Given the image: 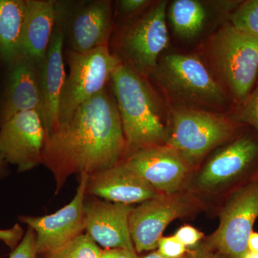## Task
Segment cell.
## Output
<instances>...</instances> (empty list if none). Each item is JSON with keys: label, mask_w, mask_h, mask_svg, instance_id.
<instances>
[{"label": "cell", "mask_w": 258, "mask_h": 258, "mask_svg": "<svg viewBox=\"0 0 258 258\" xmlns=\"http://www.w3.org/2000/svg\"><path fill=\"white\" fill-rule=\"evenodd\" d=\"M125 141L112 90L80 105L45 141L42 164L55 178L57 195L72 174H95L123 160Z\"/></svg>", "instance_id": "1"}, {"label": "cell", "mask_w": 258, "mask_h": 258, "mask_svg": "<svg viewBox=\"0 0 258 258\" xmlns=\"http://www.w3.org/2000/svg\"><path fill=\"white\" fill-rule=\"evenodd\" d=\"M110 83L124 135L125 158L142 149L166 144L167 132L146 76L121 62Z\"/></svg>", "instance_id": "2"}, {"label": "cell", "mask_w": 258, "mask_h": 258, "mask_svg": "<svg viewBox=\"0 0 258 258\" xmlns=\"http://www.w3.org/2000/svg\"><path fill=\"white\" fill-rule=\"evenodd\" d=\"M235 131V123L223 115L179 108L173 112L172 127L166 144L195 169L209 153L230 140Z\"/></svg>", "instance_id": "3"}, {"label": "cell", "mask_w": 258, "mask_h": 258, "mask_svg": "<svg viewBox=\"0 0 258 258\" xmlns=\"http://www.w3.org/2000/svg\"><path fill=\"white\" fill-rule=\"evenodd\" d=\"M64 56L69 74L66 75L61 95L60 124L69 119L80 105L103 91L122 62L109 47L83 53L66 50Z\"/></svg>", "instance_id": "4"}, {"label": "cell", "mask_w": 258, "mask_h": 258, "mask_svg": "<svg viewBox=\"0 0 258 258\" xmlns=\"http://www.w3.org/2000/svg\"><path fill=\"white\" fill-rule=\"evenodd\" d=\"M212 54L222 81L237 101L249 96L258 74V37L229 25L220 30Z\"/></svg>", "instance_id": "5"}, {"label": "cell", "mask_w": 258, "mask_h": 258, "mask_svg": "<svg viewBox=\"0 0 258 258\" xmlns=\"http://www.w3.org/2000/svg\"><path fill=\"white\" fill-rule=\"evenodd\" d=\"M166 8V2L159 3L129 23L117 38L115 55L142 76L155 71L159 56L169 43Z\"/></svg>", "instance_id": "6"}, {"label": "cell", "mask_w": 258, "mask_h": 258, "mask_svg": "<svg viewBox=\"0 0 258 258\" xmlns=\"http://www.w3.org/2000/svg\"><path fill=\"white\" fill-rule=\"evenodd\" d=\"M201 200L189 190L159 195L134 208L129 229L136 252L157 249L162 234L171 222L189 216L202 208Z\"/></svg>", "instance_id": "7"}, {"label": "cell", "mask_w": 258, "mask_h": 258, "mask_svg": "<svg viewBox=\"0 0 258 258\" xmlns=\"http://www.w3.org/2000/svg\"><path fill=\"white\" fill-rule=\"evenodd\" d=\"M158 73L164 85L184 101L208 106H223L227 98L222 88L198 57L171 54L163 59Z\"/></svg>", "instance_id": "8"}, {"label": "cell", "mask_w": 258, "mask_h": 258, "mask_svg": "<svg viewBox=\"0 0 258 258\" xmlns=\"http://www.w3.org/2000/svg\"><path fill=\"white\" fill-rule=\"evenodd\" d=\"M258 217V181L231 195L220 215V224L210 237V247L230 258H241L248 251L249 236Z\"/></svg>", "instance_id": "9"}, {"label": "cell", "mask_w": 258, "mask_h": 258, "mask_svg": "<svg viewBox=\"0 0 258 258\" xmlns=\"http://www.w3.org/2000/svg\"><path fill=\"white\" fill-rule=\"evenodd\" d=\"M66 50L90 52L109 47L113 28V8L108 0L62 1Z\"/></svg>", "instance_id": "10"}, {"label": "cell", "mask_w": 258, "mask_h": 258, "mask_svg": "<svg viewBox=\"0 0 258 258\" xmlns=\"http://www.w3.org/2000/svg\"><path fill=\"white\" fill-rule=\"evenodd\" d=\"M89 176L80 174V183L74 199L55 213L43 217H19L20 222L36 233L37 254L47 256L53 253L86 230L85 197Z\"/></svg>", "instance_id": "11"}, {"label": "cell", "mask_w": 258, "mask_h": 258, "mask_svg": "<svg viewBox=\"0 0 258 258\" xmlns=\"http://www.w3.org/2000/svg\"><path fill=\"white\" fill-rule=\"evenodd\" d=\"M46 132L40 112H20L0 126V154L20 173L42 164Z\"/></svg>", "instance_id": "12"}, {"label": "cell", "mask_w": 258, "mask_h": 258, "mask_svg": "<svg viewBox=\"0 0 258 258\" xmlns=\"http://www.w3.org/2000/svg\"><path fill=\"white\" fill-rule=\"evenodd\" d=\"M64 10L62 1H57V19L46 55L37 66L42 98L41 117L46 139L60 125L61 95L66 79L64 70Z\"/></svg>", "instance_id": "13"}, {"label": "cell", "mask_w": 258, "mask_h": 258, "mask_svg": "<svg viewBox=\"0 0 258 258\" xmlns=\"http://www.w3.org/2000/svg\"><path fill=\"white\" fill-rule=\"evenodd\" d=\"M122 161L159 195H170L185 189L194 170L187 161L167 144L142 149Z\"/></svg>", "instance_id": "14"}, {"label": "cell", "mask_w": 258, "mask_h": 258, "mask_svg": "<svg viewBox=\"0 0 258 258\" xmlns=\"http://www.w3.org/2000/svg\"><path fill=\"white\" fill-rule=\"evenodd\" d=\"M5 69L0 90V126L20 112L36 110L41 114L36 62L22 52Z\"/></svg>", "instance_id": "15"}, {"label": "cell", "mask_w": 258, "mask_h": 258, "mask_svg": "<svg viewBox=\"0 0 258 258\" xmlns=\"http://www.w3.org/2000/svg\"><path fill=\"white\" fill-rule=\"evenodd\" d=\"M258 157V143L242 137L220 149L204 166L196 179L197 189L215 192L243 176Z\"/></svg>", "instance_id": "16"}, {"label": "cell", "mask_w": 258, "mask_h": 258, "mask_svg": "<svg viewBox=\"0 0 258 258\" xmlns=\"http://www.w3.org/2000/svg\"><path fill=\"white\" fill-rule=\"evenodd\" d=\"M134 208L130 205L96 199L85 201L86 232L96 243L106 249L136 251L129 229V217Z\"/></svg>", "instance_id": "17"}, {"label": "cell", "mask_w": 258, "mask_h": 258, "mask_svg": "<svg viewBox=\"0 0 258 258\" xmlns=\"http://www.w3.org/2000/svg\"><path fill=\"white\" fill-rule=\"evenodd\" d=\"M86 193L112 203L130 205L144 203L159 195L122 161L90 175Z\"/></svg>", "instance_id": "18"}, {"label": "cell", "mask_w": 258, "mask_h": 258, "mask_svg": "<svg viewBox=\"0 0 258 258\" xmlns=\"http://www.w3.org/2000/svg\"><path fill=\"white\" fill-rule=\"evenodd\" d=\"M22 52L30 56L37 64L46 55L57 19V1L26 0Z\"/></svg>", "instance_id": "19"}, {"label": "cell", "mask_w": 258, "mask_h": 258, "mask_svg": "<svg viewBox=\"0 0 258 258\" xmlns=\"http://www.w3.org/2000/svg\"><path fill=\"white\" fill-rule=\"evenodd\" d=\"M26 0H0V63L4 67L22 53Z\"/></svg>", "instance_id": "20"}, {"label": "cell", "mask_w": 258, "mask_h": 258, "mask_svg": "<svg viewBox=\"0 0 258 258\" xmlns=\"http://www.w3.org/2000/svg\"><path fill=\"white\" fill-rule=\"evenodd\" d=\"M169 19L179 36L191 38L197 36L204 26L206 12L195 0H176L170 5Z\"/></svg>", "instance_id": "21"}, {"label": "cell", "mask_w": 258, "mask_h": 258, "mask_svg": "<svg viewBox=\"0 0 258 258\" xmlns=\"http://www.w3.org/2000/svg\"><path fill=\"white\" fill-rule=\"evenodd\" d=\"M102 250L91 236L83 233L47 258H101Z\"/></svg>", "instance_id": "22"}, {"label": "cell", "mask_w": 258, "mask_h": 258, "mask_svg": "<svg viewBox=\"0 0 258 258\" xmlns=\"http://www.w3.org/2000/svg\"><path fill=\"white\" fill-rule=\"evenodd\" d=\"M230 25L237 30L258 37V0H249L237 7L230 17Z\"/></svg>", "instance_id": "23"}, {"label": "cell", "mask_w": 258, "mask_h": 258, "mask_svg": "<svg viewBox=\"0 0 258 258\" xmlns=\"http://www.w3.org/2000/svg\"><path fill=\"white\" fill-rule=\"evenodd\" d=\"M236 119L252 125L258 132V86L244 100L243 106L237 113Z\"/></svg>", "instance_id": "24"}, {"label": "cell", "mask_w": 258, "mask_h": 258, "mask_svg": "<svg viewBox=\"0 0 258 258\" xmlns=\"http://www.w3.org/2000/svg\"><path fill=\"white\" fill-rule=\"evenodd\" d=\"M37 255L36 233L29 227L23 240L13 249L10 258H36Z\"/></svg>", "instance_id": "25"}, {"label": "cell", "mask_w": 258, "mask_h": 258, "mask_svg": "<svg viewBox=\"0 0 258 258\" xmlns=\"http://www.w3.org/2000/svg\"><path fill=\"white\" fill-rule=\"evenodd\" d=\"M157 248L159 253L168 258L181 257L189 251L175 235L161 237Z\"/></svg>", "instance_id": "26"}, {"label": "cell", "mask_w": 258, "mask_h": 258, "mask_svg": "<svg viewBox=\"0 0 258 258\" xmlns=\"http://www.w3.org/2000/svg\"><path fill=\"white\" fill-rule=\"evenodd\" d=\"M176 237L185 247L195 245L204 237L203 232L191 225H184L180 227L176 233Z\"/></svg>", "instance_id": "27"}, {"label": "cell", "mask_w": 258, "mask_h": 258, "mask_svg": "<svg viewBox=\"0 0 258 258\" xmlns=\"http://www.w3.org/2000/svg\"><path fill=\"white\" fill-rule=\"evenodd\" d=\"M23 229L18 224L8 230H0V240L10 248L15 249L24 237Z\"/></svg>", "instance_id": "28"}, {"label": "cell", "mask_w": 258, "mask_h": 258, "mask_svg": "<svg viewBox=\"0 0 258 258\" xmlns=\"http://www.w3.org/2000/svg\"><path fill=\"white\" fill-rule=\"evenodd\" d=\"M117 3L118 11L125 15L137 14L150 4L147 0H120Z\"/></svg>", "instance_id": "29"}, {"label": "cell", "mask_w": 258, "mask_h": 258, "mask_svg": "<svg viewBox=\"0 0 258 258\" xmlns=\"http://www.w3.org/2000/svg\"><path fill=\"white\" fill-rule=\"evenodd\" d=\"M101 258H139V257L136 251L123 248H113L102 250Z\"/></svg>", "instance_id": "30"}, {"label": "cell", "mask_w": 258, "mask_h": 258, "mask_svg": "<svg viewBox=\"0 0 258 258\" xmlns=\"http://www.w3.org/2000/svg\"><path fill=\"white\" fill-rule=\"evenodd\" d=\"M201 254H200V252L197 250L188 251L184 256L179 258H200ZM139 258H168L164 257L162 254L159 253L158 251L157 252H152L147 254V255L144 256V257H139Z\"/></svg>", "instance_id": "31"}, {"label": "cell", "mask_w": 258, "mask_h": 258, "mask_svg": "<svg viewBox=\"0 0 258 258\" xmlns=\"http://www.w3.org/2000/svg\"><path fill=\"white\" fill-rule=\"evenodd\" d=\"M248 250L258 252V233L252 232L248 240Z\"/></svg>", "instance_id": "32"}, {"label": "cell", "mask_w": 258, "mask_h": 258, "mask_svg": "<svg viewBox=\"0 0 258 258\" xmlns=\"http://www.w3.org/2000/svg\"><path fill=\"white\" fill-rule=\"evenodd\" d=\"M8 164L4 157L0 154V179L8 175Z\"/></svg>", "instance_id": "33"}, {"label": "cell", "mask_w": 258, "mask_h": 258, "mask_svg": "<svg viewBox=\"0 0 258 258\" xmlns=\"http://www.w3.org/2000/svg\"><path fill=\"white\" fill-rule=\"evenodd\" d=\"M241 258H258V252L248 250Z\"/></svg>", "instance_id": "34"}, {"label": "cell", "mask_w": 258, "mask_h": 258, "mask_svg": "<svg viewBox=\"0 0 258 258\" xmlns=\"http://www.w3.org/2000/svg\"><path fill=\"white\" fill-rule=\"evenodd\" d=\"M200 258H218L216 257H213V256H208V255H204V254H201Z\"/></svg>", "instance_id": "35"}, {"label": "cell", "mask_w": 258, "mask_h": 258, "mask_svg": "<svg viewBox=\"0 0 258 258\" xmlns=\"http://www.w3.org/2000/svg\"><path fill=\"white\" fill-rule=\"evenodd\" d=\"M45 258H47V257H45Z\"/></svg>", "instance_id": "36"}, {"label": "cell", "mask_w": 258, "mask_h": 258, "mask_svg": "<svg viewBox=\"0 0 258 258\" xmlns=\"http://www.w3.org/2000/svg\"><path fill=\"white\" fill-rule=\"evenodd\" d=\"M0 258H1V257H0Z\"/></svg>", "instance_id": "37"}]
</instances>
